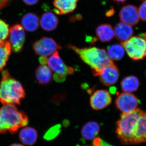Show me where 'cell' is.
<instances>
[{
    "instance_id": "obj_33",
    "label": "cell",
    "mask_w": 146,
    "mask_h": 146,
    "mask_svg": "<svg viewBox=\"0 0 146 146\" xmlns=\"http://www.w3.org/2000/svg\"></svg>"
},
{
    "instance_id": "obj_8",
    "label": "cell",
    "mask_w": 146,
    "mask_h": 146,
    "mask_svg": "<svg viewBox=\"0 0 146 146\" xmlns=\"http://www.w3.org/2000/svg\"><path fill=\"white\" fill-rule=\"evenodd\" d=\"M9 43L13 52L18 53L23 48L26 40L24 28L19 24L11 27L9 30Z\"/></svg>"
},
{
    "instance_id": "obj_21",
    "label": "cell",
    "mask_w": 146,
    "mask_h": 146,
    "mask_svg": "<svg viewBox=\"0 0 146 146\" xmlns=\"http://www.w3.org/2000/svg\"><path fill=\"white\" fill-rule=\"evenodd\" d=\"M140 86L139 80L135 76H130L123 79L121 82L122 90L125 92L131 93L137 91Z\"/></svg>"
},
{
    "instance_id": "obj_3",
    "label": "cell",
    "mask_w": 146,
    "mask_h": 146,
    "mask_svg": "<svg viewBox=\"0 0 146 146\" xmlns=\"http://www.w3.org/2000/svg\"><path fill=\"white\" fill-rule=\"evenodd\" d=\"M68 47L77 54L84 63L90 66L94 76H98L104 68L114 63L103 49L96 47L81 48L72 44L68 45Z\"/></svg>"
},
{
    "instance_id": "obj_23",
    "label": "cell",
    "mask_w": 146,
    "mask_h": 146,
    "mask_svg": "<svg viewBox=\"0 0 146 146\" xmlns=\"http://www.w3.org/2000/svg\"><path fill=\"white\" fill-rule=\"evenodd\" d=\"M10 43L6 42L4 44L0 45V71L2 70L6 65L11 53Z\"/></svg>"
},
{
    "instance_id": "obj_29",
    "label": "cell",
    "mask_w": 146,
    "mask_h": 146,
    "mask_svg": "<svg viewBox=\"0 0 146 146\" xmlns=\"http://www.w3.org/2000/svg\"><path fill=\"white\" fill-rule=\"evenodd\" d=\"M23 1L24 3L27 5H33L37 3L39 0H23Z\"/></svg>"
},
{
    "instance_id": "obj_5",
    "label": "cell",
    "mask_w": 146,
    "mask_h": 146,
    "mask_svg": "<svg viewBox=\"0 0 146 146\" xmlns=\"http://www.w3.org/2000/svg\"><path fill=\"white\" fill-rule=\"evenodd\" d=\"M46 65L54 73L53 78L57 82H62L65 81L67 76L72 74L74 72L72 68L65 65L57 51L48 58Z\"/></svg>"
},
{
    "instance_id": "obj_11",
    "label": "cell",
    "mask_w": 146,
    "mask_h": 146,
    "mask_svg": "<svg viewBox=\"0 0 146 146\" xmlns=\"http://www.w3.org/2000/svg\"><path fill=\"white\" fill-rule=\"evenodd\" d=\"M100 81L104 85L112 86L118 81L119 72L114 63L104 68L98 74Z\"/></svg>"
},
{
    "instance_id": "obj_19",
    "label": "cell",
    "mask_w": 146,
    "mask_h": 146,
    "mask_svg": "<svg viewBox=\"0 0 146 146\" xmlns=\"http://www.w3.org/2000/svg\"><path fill=\"white\" fill-rule=\"evenodd\" d=\"M100 131V126L98 123L90 121L84 125L82 129L81 135L84 139L91 141L96 138Z\"/></svg>"
},
{
    "instance_id": "obj_22",
    "label": "cell",
    "mask_w": 146,
    "mask_h": 146,
    "mask_svg": "<svg viewBox=\"0 0 146 146\" xmlns=\"http://www.w3.org/2000/svg\"><path fill=\"white\" fill-rule=\"evenodd\" d=\"M125 51L122 45L115 44L108 47L107 54L112 60H119L123 57Z\"/></svg>"
},
{
    "instance_id": "obj_13",
    "label": "cell",
    "mask_w": 146,
    "mask_h": 146,
    "mask_svg": "<svg viewBox=\"0 0 146 146\" xmlns=\"http://www.w3.org/2000/svg\"><path fill=\"white\" fill-rule=\"evenodd\" d=\"M79 0H54V11L59 15H65L76 9Z\"/></svg>"
},
{
    "instance_id": "obj_18",
    "label": "cell",
    "mask_w": 146,
    "mask_h": 146,
    "mask_svg": "<svg viewBox=\"0 0 146 146\" xmlns=\"http://www.w3.org/2000/svg\"><path fill=\"white\" fill-rule=\"evenodd\" d=\"M96 33L98 39L102 42H107L112 40L114 36V29L111 25L102 24L97 27Z\"/></svg>"
},
{
    "instance_id": "obj_16",
    "label": "cell",
    "mask_w": 146,
    "mask_h": 146,
    "mask_svg": "<svg viewBox=\"0 0 146 146\" xmlns=\"http://www.w3.org/2000/svg\"><path fill=\"white\" fill-rule=\"evenodd\" d=\"M41 27L44 30L51 31L56 28L58 24V19L53 13L47 12L43 13L40 20Z\"/></svg>"
},
{
    "instance_id": "obj_24",
    "label": "cell",
    "mask_w": 146,
    "mask_h": 146,
    "mask_svg": "<svg viewBox=\"0 0 146 146\" xmlns=\"http://www.w3.org/2000/svg\"><path fill=\"white\" fill-rule=\"evenodd\" d=\"M9 34L8 25L4 21L0 19V45L4 44Z\"/></svg>"
},
{
    "instance_id": "obj_25",
    "label": "cell",
    "mask_w": 146,
    "mask_h": 146,
    "mask_svg": "<svg viewBox=\"0 0 146 146\" xmlns=\"http://www.w3.org/2000/svg\"><path fill=\"white\" fill-rule=\"evenodd\" d=\"M59 128L60 126L59 125L55 126L51 128L45 133L44 138L48 141L53 139L59 133Z\"/></svg>"
},
{
    "instance_id": "obj_7",
    "label": "cell",
    "mask_w": 146,
    "mask_h": 146,
    "mask_svg": "<svg viewBox=\"0 0 146 146\" xmlns=\"http://www.w3.org/2000/svg\"><path fill=\"white\" fill-rule=\"evenodd\" d=\"M61 46L51 37L43 36L35 42L33 49L36 54L41 56L51 55L58 50L61 49Z\"/></svg>"
},
{
    "instance_id": "obj_2",
    "label": "cell",
    "mask_w": 146,
    "mask_h": 146,
    "mask_svg": "<svg viewBox=\"0 0 146 146\" xmlns=\"http://www.w3.org/2000/svg\"><path fill=\"white\" fill-rule=\"evenodd\" d=\"M29 118L16 105H3L0 108V134L17 133L18 129L28 124Z\"/></svg>"
},
{
    "instance_id": "obj_27",
    "label": "cell",
    "mask_w": 146,
    "mask_h": 146,
    "mask_svg": "<svg viewBox=\"0 0 146 146\" xmlns=\"http://www.w3.org/2000/svg\"><path fill=\"white\" fill-rule=\"evenodd\" d=\"M94 146H113L100 138H96L93 141Z\"/></svg>"
},
{
    "instance_id": "obj_15",
    "label": "cell",
    "mask_w": 146,
    "mask_h": 146,
    "mask_svg": "<svg viewBox=\"0 0 146 146\" xmlns=\"http://www.w3.org/2000/svg\"><path fill=\"white\" fill-rule=\"evenodd\" d=\"M19 139L23 144L32 146L36 143L38 138V134L34 128L27 127L23 128L20 131Z\"/></svg>"
},
{
    "instance_id": "obj_32",
    "label": "cell",
    "mask_w": 146,
    "mask_h": 146,
    "mask_svg": "<svg viewBox=\"0 0 146 146\" xmlns=\"http://www.w3.org/2000/svg\"><path fill=\"white\" fill-rule=\"evenodd\" d=\"M9 146H24L23 145H21V144H18V143H13L11 144Z\"/></svg>"
},
{
    "instance_id": "obj_30",
    "label": "cell",
    "mask_w": 146,
    "mask_h": 146,
    "mask_svg": "<svg viewBox=\"0 0 146 146\" xmlns=\"http://www.w3.org/2000/svg\"><path fill=\"white\" fill-rule=\"evenodd\" d=\"M115 13V10L113 8H111L106 13V15L107 17L112 16Z\"/></svg>"
},
{
    "instance_id": "obj_9",
    "label": "cell",
    "mask_w": 146,
    "mask_h": 146,
    "mask_svg": "<svg viewBox=\"0 0 146 146\" xmlns=\"http://www.w3.org/2000/svg\"><path fill=\"white\" fill-rule=\"evenodd\" d=\"M139 100L135 95L128 92H123L118 95L115 101L117 108L122 113L131 112L137 109Z\"/></svg>"
},
{
    "instance_id": "obj_4",
    "label": "cell",
    "mask_w": 146,
    "mask_h": 146,
    "mask_svg": "<svg viewBox=\"0 0 146 146\" xmlns=\"http://www.w3.org/2000/svg\"><path fill=\"white\" fill-rule=\"evenodd\" d=\"M25 96V91L20 82L11 77L8 71H3L0 83V102L3 105H20Z\"/></svg>"
},
{
    "instance_id": "obj_6",
    "label": "cell",
    "mask_w": 146,
    "mask_h": 146,
    "mask_svg": "<svg viewBox=\"0 0 146 146\" xmlns=\"http://www.w3.org/2000/svg\"><path fill=\"white\" fill-rule=\"evenodd\" d=\"M128 56L134 60H143L146 57V40L140 36H131L122 43Z\"/></svg>"
},
{
    "instance_id": "obj_17",
    "label": "cell",
    "mask_w": 146,
    "mask_h": 146,
    "mask_svg": "<svg viewBox=\"0 0 146 146\" xmlns=\"http://www.w3.org/2000/svg\"><path fill=\"white\" fill-rule=\"evenodd\" d=\"M39 17L33 13H28L25 14L21 20V23L24 29L30 32L36 31L39 26Z\"/></svg>"
},
{
    "instance_id": "obj_1",
    "label": "cell",
    "mask_w": 146,
    "mask_h": 146,
    "mask_svg": "<svg viewBox=\"0 0 146 146\" xmlns=\"http://www.w3.org/2000/svg\"><path fill=\"white\" fill-rule=\"evenodd\" d=\"M116 133L124 145L146 143V112L137 108L122 113L117 123Z\"/></svg>"
},
{
    "instance_id": "obj_31",
    "label": "cell",
    "mask_w": 146,
    "mask_h": 146,
    "mask_svg": "<svg viewBox=\"0 0 146 146\" xmlns=\"http://www.w3.org/2000/svg\"><path fill=\"white\" fill-rule=\"evenodd\" d=\"M114 1L117 3H123L125 2L127 0H113Z\"/></svg>"
},
{
    "instance_id": "obj_26",
    "label": "cell",
    "mask_w": 146,
    "mask_h": 146,
    "mask_svg": "<svg viewBox=\"0 0 146 146\" xmlns=\"http://www.w3.org/2000/svg\"><path fill=\"white\" fill-rule=\"evenodd\" d=\"M138 10L140 18L142 21L146 22V1L141 4Z\"/></svg>"
},
{
    "instance_id": "obj_14",
    "label": "cell",
    "mask_w": 146,
    "mask_h": 146,
    "mask_svg": "<svg viewBox=\"0 0 146 146\" xmlns=\"http://www.w3.org/2000/svg\"><path fill=\"white\" fill-rule=\"evenodd\" d=\"M114 31L116 38L123 42L130 38L133 33V30L131 26L123 22L116 24Z\"/></svg>"
},
{
    "instance_id": "obj_28",
    "label": "cell",
    "mask_w": 146,
    "mask_h": 146,
    "mask_svg": "<svg viewBox=\"0 0 146 146\" xmlns=\"http://www.w3.org/2000/svg\"><path fill=\"white\" fill-rule=\"evenodd\" d=\"M11 1V0H0V11L7 7Z\"/></svg>"
},
{
    "instance_id": "obj_12",
    "label": "cell",
    "mask_w": 146,
    "mask_h": 146,
    "mask_svg": "<svg viewBox=\"0 0 146 146\" xmlns=\"http://www.w3.org/2000/svg\"><path fill=\"white\" fill-rule=\"evenodd\" d=\"M119 16L122 22L131 26L135 25L140 20L138 8L131 5L124 6L120 10Z\"/></svg>"
},
{
    "instance_id": "obj_20",
    "label": "cell",
    "mask_w": 146,
    "mask_h": 146,
    "mask_svg": "<svg viewBox=\"0 0 146 146\" xmlns=\"http://www.w3.org/2000/svg\"><path fill=\"white\" fill-rule=\"evenodd\" d=\"M35 76L39 84L42 85H46L51 81L52 72L46 65H41L36 69Z\"/></svg>"
},
{
    "instance_id": "obj_10",
    "label": "cell",
    "mask_w": 146,
    "mask_h": 146,
    "mask_svg": "<svg viewBox=\"0 0 146 146\" xmlns=\"http://www.w3.org/2000/svg\"><path fill=\"white\" fill-rule=\"evenodd\" d=\"M112 96L106 90H99L94 92L90 98V105L95 110L103 109L112 102Z\"/></svg>"
}]
</instances>
